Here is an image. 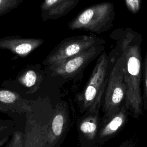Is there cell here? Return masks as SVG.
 Wrapping results in <instances>:
<instances>
[{"instance_id":"12","label":"cell","mask_w":147,"mask_h":147,"mask_svg":"<svg viewBox=\"0 0 147 147\" xmlns=\"http://www.w3.org/2000/svg\"><path fill=\"white\" fill-rule=\"evenodd\" d=\"M128 111V109L124 105L114 115L105 122V125L101 128L99 133V138H105L117 133L125 123Z\"/></svg>"},{"instance_id":"15","label":"cell","mask_w":147,"mask_h":147,"mask_svg":"<svg viewBox=\"0 0 147 147\" xmlns=\"http://www.w3.org/2000/svg\"><path fill=\"white\" fill-rule=\"evenodd\" d=\"M24 0H0V16L5 15L17 8Z\"/></svg>"},{"instance_id":"16","label":"cell","mask_w":147,"mask_h":147,"mask_svg":"<svg viewBox=\"0 0 147 147\" xmlns=\"http://www.w3.org/2000/svg\"><path fill=\"white\" fill-rule=\"evenodd\" d=\"M127 10L133 14H137L141 8V0H124Z\"/></svg>"},{"instance_id":"10","label":"cell","mask_w":147,"mask_h":147,"mask_svg":"<svg viewBox=\"0 0 147 147\" xmlns=\"http://www.w3.org/2000/svg\"><path fill=\"white\" fill-rule=\"evenodd\" d=\"M26 122L25 143L22 147H47L49 123L41 124L30 115Z\"/></svg>"},{"instance_id":"13","label":"cell","mask_w":147,"mask_h":147,"mask_svg":"<svg viewBox=\"0 0 147 147\" xmlns=\"http://www.w3.org/2000/svg\"><path fill=\"white\" fill-rule=\"evenodd\" d=\"M99 113H90L80 122L79 129L80 132L89 140L94 139L96 135L98 125Z\"/></svg>"},{"instance_id":"5","label":"cell","mask_w":147,"mask_h":147,"mask_svg":"<svg viewBox=\"0 0 147 147\" xmlns=\"http://www.w3.org/2000/svg\"><path fill=\"white\" fill-rule=\"evenodd\" d=\"M105 40L95 34L73 36L61 40L43 61L44 65L49 66L66 59L78 55L91 47L105 44Z\"/></svg>"},{"instance_id":"17","label":"cell","mask_w":147,"mask_h":147,"mask_svg":"<svg viewBox=\"0 0 147 147\" xmlns=\"http://www.w3.org/2000/svg\"><path fill=\"white\" fill-rule=\"evenodd\" d=\"M24 137L20 131L16 132L12 137L10 142L7 147H22L23 146Z\"/></svg>"},{"instance_id":"3","label":"cell","mask_w":147,"mask_h":147,"mask_svg":"<svg viewBox=\"0 0 147 147\" xmlns=\"http://www.w3.org/2000/svg\"><path fill=\"white\" fill-rule=\"evenodd\" d=\"M115 7L111 2L92 5L78 13L68 24L71 30H82L101 34L113 28Z\"/></svg>"},{"instance_id":"9","label":"cell","mask_w":147,"mask_h":147,"mask_svg":"<svg viewBox=\"0 0 147 147\" xmlns=\"http://www.w3.org/2000/svg\"><path fill=\"white\" fill-rule=\"evenodd\" d=\"M80 0H43L40 6L43 22L60 18L73 10Z\"/></svg>"},{"instance_id":"1","label":"cell","mask_w":147,"mask_h":147,"mask_svg":"<svg viewBox=\"0 0 147 147\" xmlns=\"http://www.w3.org/2000/svg\"><path fill=\"white\" fill-rule=\"evenodd\" d=\"M110 37L119 46L125 60L123 78L126 88L125 105L133 117L138 119L142 114L143 106L140 87L142 36L131 28H120L113 30Z\"/></svg>"},{"instance_id":"2","label":"cell","mask_w":147,"mask_h":147,"mask_svg":"<svg viewBox=\"0 0 147 147\" xmlns=\"http://www.w3.org/2000/svg\"><path fill=\"white\" fill-rule=\"evenodd\" d=\"M115 63L107 79L105 90L103 111V121L106 122L121 109L125 100L126 88L123 78L125 60L122 51L116 43L115 47L110 53Z\"/></svg>"},{"instance_id":"18","label":"cell","mask_w":147,"mask_h":147,"mask_svg":"<svg viewBox=\"0 0 147 147\" xmlns=\"http://www.w3.org/2000/svg\"><path fill=\"white\" fill-rule=\"evenodd\" d=\"M144 88L145 97V107L147 109V48L144 59Z\"/></svg>"},{"instance_id":"8","label":"cell","mask_w":147,"mask_h":147,"mask_svg":"<svg viewBox=\"0 0 147 147\" xmlns=\"http://www.w3.org/2000/svg\"><path fill=\"white\" fill-rule=\"evenodd\" d=\"M67 112L65 105H57L47 130V147H53L63 134L67 122Z\"/></svg>"},{"instance_id":"6","label":"cell","mask_w":147,"mask_h":147,"mask_svg":"<svg viewBox=\"0 0 147 147\" xmlns=\"http://www.w3.org/2000/svg\"><path fill=\"white\" fill-rule=\"evenodd\" d=\"M104 49L105 44L95 45L78 55L48 67L53 75L70 78L82 71L90 62L99 56Z\"/></svg>"},{"instance_id":"7","label":"cell","mask_w":147,"mask_h":147,"mask_svg":"<svg viewBox=\"0 0 147 147\" xmlns=\"http://www.w3.org/2000/svg\"><path fill=\"white\" fill-rule=\"evenodd\" d=\"M44 40L39 38H25L9 36L0 38V48L7 49L21 57H25L41 46Z\"/></svg>"},{"instance_id":"14","label":"cell","mask_w":147,"mask_h":147,"mask_svg":"<svg viewBox=\"0 0 147 147\" xmlns=\"http://www.w3.org/2000/svg\"><path fill=\"white\" fill-rule=\"evenodd\" d=\"M38 75L37 73L32 69L26 71L20 78L19 81L26 87H32L37 84Z\"/></svg>"},{"instance_id":"11","label":"cell","mask_w":147,"mask_h":147,"mask_svg":"<svg viewBox=\"0 0 147 147\" xmlns=\"http://www.w3.org/2000/svg\"><path fill=\"white\" fill-rule=\"evenodd\" d=\"M0 110L21 114L32 111L28 100L22 99L16 92L6 90H0Z\"/></svg>"},{"instance_id":"4","label":"cell","mask_w":147,"mask_h":147,"mask_svg":"<svg viewBox=\"0 0 147 147\" xmlns=\"http://www.w3.org/2000/svg\"><path fill=\"white\" fill-rule=\"evenodd\" d=\"M108 65V55L103 52L98 56L83 91L81 97L82 112L99 113L107 81Z\"/></svg>"}]
</instances>
